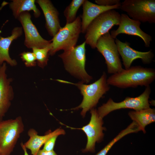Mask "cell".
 <instances>
[{
	"label": "cell",
	"mask_w": 155,
	"mask_h": 155,
	"mask_svg": "<svg viewBox=\"0 0 155 155\" xmlns=\"http://www.w3.org/2000/svg\"><path fill=\"white\" fill-rule=\"evenodd\" d=\"M155 79L154 69L135 66L113 74L107 79V82L109 85L124 89L138 86L146 87Z\"/></svg>",
	"instance_id": "1"
},
{
	"label": "cell",
	"mask_w": 155,
	"mask_h": 155,
	"mask_svg": "<svg viewBox=\"0 0 155 155\" xmlns=\"http://www.w3.org/2000/svg\"><path fill=\"white\" fill-rule=\"evenodd\" d=\"M107 79L106 73L104 72L99 79L89 84H84L81 82L74 83L63 80H56L60 82L74 85L80 90L83 96L82 101L78 106L71 110L82 109L81 114L84 117L87 112L94 108L100 99L109 90L110 88L107 83Z\"/></svg>",
	"instance_id": "2"
},
{
	"label": "cell",
	"mask_w": 155,
	"mask_h": 155,
	"mask_svg": "<svg viewBox=\"0 0 155 155\" xmlns=\"http://www.w3.org/2000/svg\"><path fill=\"white\" fill-rule=\"evenodd\" d=\"M85 41L72 48L64 51L58 56L62 59L65 70L83 83H88L92 79L85 70Z\"/></svg>",
	"instance_id": "3"
},
{
	"label": "cell",
	"mask_w": 155,
	"mask_h": 155,
	"mask_svg": "<svg viewBox=\"0 0 155 155\" xmlns=\"http://www.w3.org/2000/svg\"><path fill=\"white\" fill-rule=\"evenodd\" d=\"M121 15L114 9L106 11L100 14L90 23L85 32L86 44L96 48L98 40L109 32L114 26L119 25Z\"/></svg>",
	"instance_id": "4"
},
{
	"label": "cell",
	"mask_w": 155,
	"mask_h": 155,
	"mask_svg": "<svg viewBox=\"0 0 155 155\" xmlns=\"http://www.w3.org/2000/svg\"><path fill=\"white\" fill-rule=\"evenodd\" d=\"M81 32V19L78 16L72 22L61 27L51 40L49 55H53L58 51L69 50L75 47Z\"/></svg>",
	"instance_id": "5"
},
{
	"label": "cell",
	"mask_w": 155,
	"mask_h": 155,
	"mask_svg": "<svg viewBox=\"0 0 155 155\" xmlns=\"http://www.w3.org/2000/svg\"><path fill=\"white\" fill-rule=\"evenodd\" d=\"M151 92L150 86L146 87L144 92L135 97H127L123 101L115 102L111 98L98 108L97 111L100 117L103 119L111 112L124 108L139 111L150 107L149 99Z\"/></svg>",
	"instance_id": "6"
},
{
	"label": "cell",
	"mask_w": 155,
	"mask_h": 155,
	"mask_svg": "<svg viewBox=\"0 0 155 155\" xmlns=\"http://www.w3.org/2000/svg\"><path fill=\"white\" fill-rule=\"evenodd\" d=\"M24 129L21 117L0 121V154H11Z\"/></svg>",
	"instance_id": "7"
},
{
	"label": "cell",
	"mask_w": 155,
	"mask_h": 155,
	"mask_svg": "<svg viewBox=\"0 0 155 155\" xmlns=\"http://www.w3.org/2000/svg\"><path fill=\"white\" fill-rule=\"evenodd\" d=\"M96 48L104 57L108 73L115 74L124 69L115 39L109 32L99 38Z\"/></svg>",
	"instance_id": "8"
},
{
	"label": "cell",
	"mask_w": 155,
	"mask_h": 155,
	"mask_svg": "<svg viewBox=\"0 0 155 155\" xmlns=\"http://www.w3.org/2000/svg\"><path fill=\"white\" fill-rule=\"evenodd\" d=\"M120 9L134 20L155 23V0H125L121 3Z\"/></svg>",
	"instance_id": "9"
},
{
	"label": "cell",
	"mask_w": 155,
	"mask_h": 155,
	"mask_svg": "<svg viewBox=\"0 0 155 155\" xmlns=\"http://www.w3.org/2000/svg\"><path fill=\"white\" fill-rule=\"evenodd\" d=\"M90 110L91 117L87 125L79 128L67 127L72 129H81L86 134L87 141L85 148L82 150L83 152H95L96 143L100 142L103 140L104 136L103 131L106 129L103 127V119L99 116L97 110L93 108Z\"/></svg>",
	"instance_id": "10"
},
{
	"label": "cell",
	"mask_w": 155,
	"mask_h": 155,
	"mask_svg": "<svg viewBox=\"0 0 155 155\" xmlns=\"http://www.w3.org/2000/svg\"><path fill=\"white\" fill-rule=\"evenodd\" d=\"M17 19L22 25L25 35L24 44L27 48H43L49 46L51 40H47L41 37L33 23L28 11L21 13Z\"/></svg>",
	"instance_id": "11"
},
{
	"label": "cell",
	"mask_w": 155,
	"mask_h": 155,
	"mask_svg": "<svg viewBox=\"0 0 155 155\" xmlns=\"http://www.w3.org/2000/svg\"><path fill=\"white\" fill-rule=\"evenodd\" d=\"M141 22L130 18L127 14H122L118 28L111 31V35L114 39L121 34L138 36L143 40L145 47H148L152 40V37L141 30Z\"/></svg>",
	"instance_id": "12"
},
{
	"label": "cell",
	"mask_w": 155,
	"mask_h": 155,
	"mask_svg": "<svg viewBox=\"0 0 155 155\" xmlns=\"http://www.w3.org/2000/svg\"><path fill=\"white\" fill-rule=\"evenodd\" d=\"M115 42L125 69L129 68L132 62L137 59H141L145 64H150L152 61L154 55L151 50L147 52L140 51L131 48L130 44L127 41L123 42L116 38Z\"/></svg>",
	"instance_id": "13"
},
{
	"label": "cell",
	"mask_w": 155,
	"mask_h": 155,
	"mask_svg": "<svg viewBox=\"0 0 155 155\" xmlns=\"http://www.w3.org/2000/svg\"><path fill=\"white\" fill-rule=\"evenodd\" d=\"M6 69V64L3 63L0 67V121L8 110L13 98L11 85L12 80L7 77Z\"/></svg>",
	"instance_id": "14"
},
{
	"label": "cell",
	"mask_w": 155,
	"mask_h": 155,
	"mask_svg": "<svg viewBox=\"0 0 155 155\" xmlns=\"http://www.w3.org/2000/svg\"><path fill=\"white\" fill-rule=\"evenodd\" d=\"M36 2L41 7L45 21V27L49 34L53 37L61 28L59 12L49 0H37Z\"/></svg>",
	"instance_id": "15"
},
{
	"label": "cell",
	"mask_w": 155,
	"mask_h": 155,
	"mask_svg": "<svg viewBox=\"0 0 155 155\" xmlns=\"http://www.w3.org/2000/svg\"><path fill=\"white\" fill-rule=\"evenodd\" d=\"M121 4L112 6H103L85 0L82 5L83 12L81 17V32L85 34L90 23L101 13L110 9H120Z\"/></svg>",
	"instance_id": "16"
},
{
	"label": "cell",
	"mask_w": 155,
	"mask_h": 155,
	"mask_svg": "<svg viewBox=\"0 0 155 155\" xmlns=\"http://www.w3.org/2000/svg\"><path fill=\"white\" fill-rule=\"evenodd\" d=\"M65 133L63 129L59 128L44 135H39L36 130L30 129L28 132L30 138L24 145L26 148L30 150L32 155H36L41 147L49 138L54 136L64 135Z\"/></svg>",
	"instance_id": "17"
},
{
	"label": "cell",
	"mask_w": 155,
	"mask_h": 155,
	"mask_svg": "<svg viewBox=\"0 0 155 155\" xmlns=\"http://www.w3.org/2000/svg\"><path fill=\"white\" fill-rule=\"evenodd\" d=\"M22 34V28L17 27L13 29L10 36L6 38L0 37V65L5 61L11 66L16 65V61L12 59L9 55V48L12 42L20 36Z\"/></svg>",
	"instance_id": "18"
},
{
	"label": "cell",
	"mask_w": 155,
	"mask_h": 155,
	"mask_svg": "<svg viewBox=\"0 0 155 155\" xmlns=\"http://www.w3.org/2000/svg\"><path fill=\"white\" fill-rule=\"evenodd\" d=\"M128 115L137 125L139 131L146 133V127L155 121V110L150 107L139 111H129Z\"/></svg>",
	"instance_id": "19"
},
{
	"label": "cell",
	"mask_w": 155,
	"mask_h": 155,
	"mask_svg": "<svg viewBox=\"0 0 155 155\" xmlns=\"http://www.w3.org/2000/svg\"><path fill=\"white\" fill-rule=\"evenodd\" d=\"M34 0H13L9 4L13 14L17 18L22 13L32 11L35 18L39 17L40 15L39 10L35 4Z\"/></svg>",
	"instance_id": "20"
},
{
	"label": "cell",
	"mask_w": 155,
	"mask_h": 155,
	"mask_svg": "<svg viewBox=\"0 0 155 155\" xmlns=\"http://www.w3.org/2000/svg\"><path fill=\"white\" fill-rule=\"evenodd\" d=\"M84 0H73L66 7L63 12L66 24L71 23L75 21L76 18L77 12Z\"/></svg>",
	"instance_id": "21"
},
{
	"label": "cell",
	"mask_w": 155,
	"mask_h": 155,
	"mask_svg": "<svg viewBox=\"0 0 155 155\" xmlns=\"http://www.w3.org/2000/svg\"><path fill=\"white\" fill-rule=\"evenodd\" d=\"M36 59L37 64L39 67L43 68L47 65L50 49L49 46L43 48H34L32 49Z\"/></svg>",
	"instance_id": "22"
},
{
	"label": "cell",
	"mask_w": 155,
	"mask_h": 155,
	"mask_svg": "<svg viewBox=\"0 0 155 155\" xmlns=\"http://www.w3.org/2000/svg\"><path fill=\"white\" fill-rule=\"evenodd\" d=\"M22 59L24 62L26 66L32 67L36 65L37 62L35 56L32 52H24L20 55Z\"/></svg>",
	"instance_id": "23"
},
{
	"label": "cell",
	"mask_w": 155,
	"mask_h": 155,
	"mask_svg": "<svg viewBox=\"0 0 155 155\" xmlns=\"http://www.w3.org/2000/svg\"><path fill=\"white\" fill-rule=\"evenodd\" d=\"M58 136H54L48 140L44 144L43 149L47 151L53 150L56 141Z\"/></svg>",
	"instance_id": "24"
},
{
	"label": "cell",
	"mask_w": 155,
	"mask_h": 155,
	"mask_svg": "<svg viewBox=\"0 0 155 155\" xmlns=\"http://www.w3.org/2000/svg\"><path fill=\"white\" fill-rule=\"evenodd\" d=\"M95 2L98 5L106 6H112L121 3L119 0H96Z\"/></svg>",
	"instance_id": "25"
},
{
	"label": "cell",
	"mask_w": 155,
	"mask_h": 155,
	"mask_svg": "<svg viewBox=\"0 0 155 155\" xmlns=\"http://www.w3.org/2000/svg\"><path fill=\"white\" fill-rule=\"evenodd\" d=\"M36 155H57L53 150L51 151H47L43 149L40 150L37 152Z\"/></svg>",
	"instance_id": "26"
},
{
	"label": "cell",
	"mask_w": 155,
	"mask_h": 155,
	"mask_svg": "<svg viewBox=\"0 0 155 155\" xmlns=\"http://www.w3.org/2000/svg\"><path fill=\"white\" fill-rule=\"evenodd\" d=\"M21 145L22 147V148L24 151V155H29L27 152L26 148L24 146V144H23L22 142H21Z\"/></svg>",
	"instance_id": "27"
},
{
	"label": "cell",
	"mask_w": 155,
	"mask_h": 155,
	"mask_svg": "<svg viewBox=\"0 0 155 155\" xmlns=\"http://www.w3.org/2000/svg\"><path fill=\"white\" fill-rule=\"evenodd\" d=\"M0 155H1V154H0Z\"/></svg>",
	"instance_id": "28"
}]
</instances>
